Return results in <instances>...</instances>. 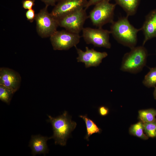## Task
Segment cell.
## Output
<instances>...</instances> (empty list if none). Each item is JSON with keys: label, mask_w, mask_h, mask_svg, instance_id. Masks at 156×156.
<instances>
[{"label": "cell", "mask_w": 156, "mask_h": 156, "mask_svg": "<svg viewBox=\"0 0 156 156\" xmlns=\"http://www.w3.org/2000/svg\"><path fill=\"white\" fill-rule=\"evenodd\" d=\"M128 16L120 18L111 24L110 31L114 38L120 44L130 49L136 46L137 34L141 28L135 27L130 23Z\"/></svg>", "instance_id": "6da1fadb"}, {"label": "cell", "mask_w": 156, "mask_h": 156, "mask_svg": "<svg viewBox=\"0 0 156 156\" xmlns=\"http://www.w3.org/2000/svg\"><path fill=\"white\" fill-rule=\"evenodd\" d=\"M48 122L52 126L53 131L51 139H53L55 144L62 146L66 145L67 140L71 132L75 129L76 123L72 121L70 116L66 111L56 117L48 115Z\"/></svg>", "instance_id": "7a4b0ae2"}, {"label": "cell", "mask_w": 156, "mask_h": 156, "mask_svg": "<svg viewBox=\"0 0 156 156\" xmlns=\"http://www.w3.org/2000/svg\"><path fill=\"white\" fill-rule=\"evenodd\" d=\"M148 51L144 46L135 47L124 55L120 70L122 71L136 74L146 65Z\"/></svg>", "instance_id": "3957f363"}, {"label": "cell", "mask_w": 156, "mask_h": 156, "mask_svg": "<svg viewBox=\"0 0 156 156\" xmlns=\"http://www.w3.org/2000/svg\"><path fill=\"white\" fill-rule=\"evenodd\" d=\"M88 16L93 25L101 27L108 23H112L114 21V11L116 4L109 1H103L95 5Z\"/></svg>", "instance_id": "277c9868"}, {"label": "cell", "mask_w": 156, "mask_h": 156, "mask_svg": "<svg viewBox=\"0 0 156 156\" xmlns=\"http://www.w3.org/2000/svg\"><path fill=\"white\" fill-rule=\"evenodd\" d=\"M48 7L46 5L36 14L35 20L37 31L42 38L50 37L59 26L57 19L48 12Z\"/></svg>", "instance_id": "5b68a950"}, {"label": "cell", "mask_w": 156, "mask_h": 156, "mask_svg": "<svg viewBox=\"0 0 156 156\" xmlns=\"http://www.w3.org/2000/svg\"><path fill=\"white\" fill-rule=\"evenodd\" d=\"M85 8H82L57 19L59 26L70 31L79 34L88 18Z\"/></svg>", "instance_id": "8992f818"}, {"label": "cell", "mask_w": 156, "mask_h": 156, "mask_svg": "<svg viewBox=\"0 0 156 156\" xmlns=\"http://www.w3.org/2000/svg\"><path fill=\"white\" fill-rule=\"evenodd\" d=\"M50 40L55 50H67L75 47L80 42L79 34L66 29L57 31L50 37Z\"/></svg>", "instance_id": "52a82bcc"}, {"label": "cell", "mask_w": 156, "mask_h": 156, "mask_svg": "<svg viewBox=\"0 0 156 156\" xmlns=\"http://www.w3.org/2000/svg\"><path fill=\"white\" fill-rule=\"evenodd\" d=\"M82 37L87 44H92L94 46L110 49L111 44L109 42L110 31L104 29L102 27L93 28L83 27Z\"/></svg>", "instance_id": "ba28073f"}, {"label": "cell", "mask_w": 156, "mask_h": 156, "mask_svg": "<svg viewBox=\"0 0 156 156\" xmlns=\"http://www.w3.org/2000/svg\"><path fill=\"white\" fill-rule=\"evenodd\" d=\"M87 0H60L50 13L56 18L82 8H85Z\"/></svg>", "instance_id": "9c48e42d"}, {"label": "cell", "mask_w": 156, "mask_h": 156, "mask_svg": "<svg viewBox=\"0 0 156 156\" xmlns=\"http://www.w3.org/2000/svg\"><path fill=\"white\" fill-rule=\"evenodd\" d=\"M75 47L78 55L77 58V62L84 63L86 68L98 66L103 59L108 55L107 53L105 52L97 51L93 49H89L87 47H86L85 51L78 48L76 46Z\"/></svg>", "instance_id": "30bf717a"}, {"label": "cell", "mask_w": 156, "mask_h": 156, "mask_svg": "<svg viewBox=\"0 0 156 156\" xmlns=\"http://www.w3.org/2000/svg\"><path fill=\"white\" fill-rule=\"evenodd\" d=\"M21 78L17 72L8 68H0V84L9 88L15 92L20 87Z\"/></svg>", "instance_id": "8fae6325"}, {"label": "cell", "mask_w": 156, "mask_h": 156, "mask_svg": "<svg viewBox=\"0 0 156 156\" xmlns=\"http://www.w3.org/2000/svg\"><path fill=\"white\" fill-rule=\"evenodd\" d=\"M144 36V46L149 40L156 37V9L151 11L145 16L141 28Z\"/></svg>", "instance_id": "7c38bea8"}, {"label": "cell", "mask_w": 156, "mask_h": 156, "mask_svg": "<svg viewBox=\"0 0 156 156\" xmlns=\"http://www.w3.org/2000/svg\"><path fill=\"white\" fill-rule=\"evenodd\" d=\"M50 137L43 136L40 135H32L30 141L29 146L31 149L33 155L48 153L49 149L47 144V141Z\"/></svg>", "instance_id": "4fadbf2b"}, {"label": "cell", "mask_w": 156, "mask_h": 156, "mask_svg": "<svg viewBox=\"0 0 156 156\" xmlns=\"http://www.w3.org/2000/svg\"><path fill=\"white\" fill-rule=\"evenodd\" d=\"M140 0H115L116 3L123 9L128 16L136 13Z\"/></svg>", "instance_id": "5bb4252c"}, {"label": "cell", "mask_w": 156, "mask_h": 156, "mask_svg": "<svg viewBox=\"0 0 156 156\" xmlns=\"http://www.w3.org/2000/svg\"><path fill=\"white\" fill-rule=\"evenodd\" d=\"M79 117L83 120L86 124V134L84 138L85 139L88 141L89 138L93 134L101 133V129L93 120L88 117L87 115H79Z\"/></svg>", "instance_id": "9a60e30c"}, {"label": "cell", "mask_w": 156, "mask_h": 156, "mask_svg": "<svg viewBox=\"0 0 156 156\" xmlns=\"http://www.w3.org/2000/svg\"><path fill=\"white\" fill-rule=\"evenodd\" d=\"M138 118L143 123L156 121V109L153 108L142 109L138 111Z\"/></svg>", "instance_id": "2e32d148"}, {"label": "cell", "mask_w": 156, "mask_h": 156, "mask_svg": "<svg viewBox=\"0 0 156 156\" xmlns=\"http://www.w3.org/2000/svg\"><path fill=\"white\" fill-rule=\"evenodd\" d=\"M144 123L141 121L131 125L129 129L131 135L144 140H147L148 137L144 133Z\"/></svg>", "instance_id": "e0dca14e"}, {"label": "cell", "mask_w": 156, "mask_h": 156, "mask_svg": "<svg viewBox=\"0 0 156 156\" xmlns=\"http://www.w3.org/2000/svg\"><path fill=\"white\" fill-rule=\"evenodd\" d=\"M149 70L145 76L142 83L147 88L155 87L156 86V67L149 68Z\"/></svg>", "instance_id": "ac0fdd59"}, {"label": "cell", "mask_w": 156, "mask_h": 156, "mask_svg": "<svg viewBox=\"0 0 156 156\" xmlns=\"http://www.w3.org/2000/svg\"><path fill=\"white\" fill-rule=\"evenodd\" d=\"M15 93L11 89L0 84V99L2 101L9 104L12 96Z\"/></svg>", "instance_id": "d6986e66"}, {"label": "cell", "mask_w": 156, "mask_h": 156, "mask_svg": "<svg viewBox=\"0 0 156 156\" xmlns=\"http://www.w3.org/2000/svg\"><path fill=\"white\" fill-rule=\"evenodd\" d=\"M143 123L146 135L148 138H156V121Z\"/></svg>", "instance_id": "ffe728a7"}, {"label": "cell", "mask_w": 156, "mask_h": 156, "mask_svg": "<svg viewBox=\"0 0 156 156\" xmlns=\"http://www.w3.org/2000/svg\"><path fill=\"white\" fill-rule=\"evenodd\" d=\"M25 16L27 20L32 22L35 20L36 14L34 9H31L28 10L25 12Z\"/></svg>", "instance_id": "44dd1931"}, {"label": "cell", "mask_w": 156, "mask_h": 156, "mask_svg": "<svg viewBox=\"0 0 156 156\" xmlns=\"http://www.w3.org/2000/svg\"><path fill=\"white\" fill-rule=\"evenodd\" d=\"M35 0H24L22 1V6L24 9L29 10L32 9L35 4Z\"/></svg>", "instance_id": "7402d4cb"}, {"label": "cell", "mask_w": 156, "mask_h": 156, "mask_svg": "<svg viewBox=\"0 0 156 156\" xmlns=\"http://www.w3.org/2000/svg\"><path fill=\"white\" fill-rule=\"evenodd\" d=\"M98 112L99 114L102 116L107 115L109 112V108L106 106H101L98 108Z\"/></svg>", "instance_id": "603a6c76"}, {"label": "cell", "mask_w": 156, "mask_h": 156, "mask_svg": "<svg viewBox=\"0 0 156 156\" xmlns=\"http://www.w3.org/2000/svg\"><path fill=\"white\" fill-rule=\"evenodd\" d=\"M110 0H89L88 1L87 5L85 8L87 10L89 7L93 5H95L97 3L103 1H109Z\"/></svg>", "instance_id": "cb8c5ba5"}, {"label": "cell", "mask_w": 156, "mask_h": 156, "mask_svg": "<svg viewBox=\"0 0 156 156\" xmlns=\"http://www.w3.org/2000/svg\"><path fill=\"white\" fill-rule=\"evenodd\" d=\"M45 4L46 5L54 6L55 5V3L60 0H40Z\"/></svg>", "instance_id": "d4e9b609"}, {"label": "cell", "mask_w": 156, "mask_h": 156, "mask_svg": "<svg viewBox=\"0 0 156 156\" xmlns=\"http://www.w3.org/2000/svg\"><path fill=\"white\" fill-rule=\"evenodd\" d=\"M155 88V89L153 93V95L154 98L156 100V87Z\"/></svg>", "instance_id": "484cf974"}, {"label": "cell", "mask_w": 156, "mask_h": 156, "mask_svg": "<svg viewBox=\"0 0 156 156\" xmlns=\"http://www.w3.org/2000/svg\"></svg>", "instance_id": "4316f807"}]
</instances>
